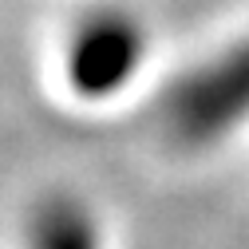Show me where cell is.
Wrapping results in <instances>:
<instances>
[{"label":"cell","instance_id":"cell-1","mask_svg":"<svg viewBox=\"0 0 249 249\" xmlns=\"http://www.w3.org/2000/svg\"><path fill=\"white\" fill-rule=\"evenodd\" d=\"M245 107H249V55L202 75L198 83H186L174 95L170 119L182 139H210L233 127L245 115Z\"/></svg>","mask_w":249,"mask_h":249},{"label":"cell","instance_id":"cell-2","mask_svg":"<svg viewBox=\"0 0 249 249\" xmlns=\"http://www.w3.org/2000/svg\"><path fill=\"white\" fill-rule=\"evenodd\" d=\"M28 249H99V230L79 202L52 198L28 226Z\"/></svg>","mask_w":249,"mask_h":249},{"label":"cell","instance_id":"cell-3","mask_svg":"<svg viewBox=\"0 0 249 249\" xmlns=\"http://www.w3.org/2000/svg\"><path fill=\"white\" fill-rule=\"evenodd\" d=\"M131 64H135V44L127 36H95L75 55V83L83 91L103 95L131 71Z\"/></svg>","mask_w":249,"mask_h":249}]
</instances>
